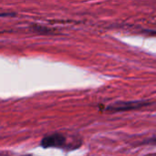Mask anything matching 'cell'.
<instances>
[{
  "instance_id": "1",
  "label": "cell",
  "mask_w": 156,
  "mask_h": 156,
  "mask_svg": "<svg viewBox=\"0 0 156 156\" xmlns=\"http://www.w3.org/2000/svg\"><path fill=\"white\" fill-rule=\"evenodd\" d=\"M40 145L43 148H62L66 145V137L61 133H56L44 137L40 142Z\"/></svg>"
},
{
  "instance_id": "2",
  "label": "cell",
  "mask_w": 156,
  "mask_h": 156,
  "mask_svg": "<svg viewBox=\"0 0 156 156\" xmlns=\"http://www.w3.org/2000/svg\"><path fill=\"white\" fill-rule=\"evenodd\" d=\"M148 105L147 101H127V102H117L113 105H110L106 108L107 111L111 112H124L131 111L134 109H139Z\"/></svg>"
},
{
  "instance_id": "3",
  "label": "cell",
  "mask_w": 156,
  "mask_h": 156,
  "mask_svg": "<svg viewBox=\"0 0 156 156\" xmlns=\"http://www.w3.org/2000/svg\"><path fill=\"white\" fill-rule=\"evenodd\" d=\"M25 156H31V155H25Z\"/></svg>"
}]
</instances>
